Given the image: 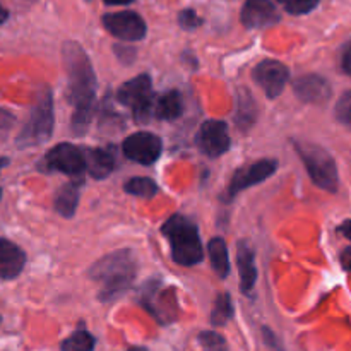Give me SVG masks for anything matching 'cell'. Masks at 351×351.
<instances>
[{"mask_svg": "<svg viewBox=\"0 0 351 351\" xmlns=\"http://www.w3.org/2000/svg\"><path fill=\"white\" fill-rule=\"evenodd\" d=\"M65 72L69 79V101L74 105L72 129L81 134L88 129L96 96V75L84 48L75 41H67L62 48Z\"/></svg>", "mask_w": 351, "mask_h": 351, "instance_id": "obj_1", "label": "cell"}, {"mask_svg": "<svg viewBox=\"0 0 351 351\" xmlns=\"http://www.w3.org/2000/svg\"><path fill=\"white\" fill-rule=\"evenodd\" d=\"M136 257L130 250H117L99 259L89 269V278L101 285V300H113L129 290L136 278Z\"/></svg>", "mask_w": 351, "mask_h": 351, "instance_id": "obj_2", "label": "cell"}, {"mask_svg": "<svg viewBox=\"0 0 351 351\" xmlns=\"http://www.w3.org/2000/svg\"><path fill=\"white\" fill-rule=\"evenodd\" d=\"M161 233L170 243L171 257L180 266H195L202 261V242L192 219L175 215L161 226Z\"/></svg>", "mask_w": 351, "mask_h": 351, "instance_id": "obj_3", "label": "cell"}, {"mask_svg": "<svg viewBox=\"0 0 351 351\" xmlns=\"http://www.w3.org/2000/svg\"><path fill=\"white\" fill-rule=\"evenodd\" d=\"M53 98L48 88H43L38 93L36 103H34L27 123L23 127L17 136V146L31 147L40 146L50 139L53 132Z\"/></svg>", "mask_w": 351, "mask_h": 351, "instance_id": "obj_4", "label": "cell"}, {"mask_svg": "<svg viewBox=\"0 0 351 351\" xmlns=\"http://www.w3.org/2000/svg\"><path fill=\"white\" fill-rule=\"evenodd\" d=\"M295 149L304 161L314 184L328 192H336V189H338V168H336L331 154L324 147L317 146V144L304 143V141H295Z\"/></svg>", "mask_w": 351, "mask_h": 351, "instance_id": "obj_5", "label": "cell"}, {"mask_svg": "<svg viewBox=\"0 0 351 351\" xmlns=\"http://www.w3.org/2000/svg\"><path fill=\"white\" fill-rule=\"evenodd\" d=\"M117 99L122 105L129 106L136 113V119L144 122V120L153 119V86H151V77L147 74L136 75L130 81L123 82L117 91Z\"/></svg>", "mask_w": 351, "mask_h": 351, "instance_id": "obj_6", "label": "cell"}, {"mask_svg": "<svg viewBox=\"0 0 351 351\" xmlns=\"http://www.w3.org/2000/svg\"><path fill=\"white\" fill-rule=\"evenodd\" d=\"M45 165L50 170L62 171L71 177H81L86 171V151L74 144H57L45 156Z\"/></svg>", "mask_w": 351, "mask_h": 351, "instance_id": "obj_7", "label": "cell"}, {"mask_svg": "<svg viewBox=\"0 0 351 351\" xmlns=\"http://www.w3.org/2000/svg\"><path fill=\"white\" fill-rule=\"evenodd\" d=\"M103 26L110 34L123 41H139L146 36V23L143 17L132 10L113 12L103 16Z\"/></svg>", "mask_w": 351, "mask_h": 351, "instance_id": "obj_8", "label": "cell"}, {"mask_svg": "<svg viewBox=\"0 0 351 351\" xmlns=\"http://www.w3.org/2000/svg\"><path fill=\"white\" fill-rule=\"evenodd\" d=\"M195 143H197V147L206 156H221L232 146V139L228 136V125L223 120H208V122L199 127Z\"/></svg>", "mask_w": 351, "mask_h": 351, "instance_id": "obj_9", "label": "cell"}, {"mask_svg": "<svg viewBox=\"0 0 351 351\" xmlns=\"http://www.w3.org/2000/svg\"><path fill=\"white\" fill-rule=\"evenodd\" d=\"M123 154L134 163L153 165L161 156L163 144L158 136L151 132H137L127 137L122 144Z\"/></svg>", "mask_w": 351, "mask_h": 351, "instance_id": "obj_10", "label": "cell"}, {"mask_svg": "<svg viewBox=\"0 0 351 351\" xmlns=\"http://www.w3.org/2000/svg\"><path fill=\"white\" fill-rule=\"evenodd\" d=\"M276 167L278 165L274 160H261L252 165H247V167H242L233 173L232 182L226 189V197L233 199L239 192L264 182L276 171Z\"/></svg>", "mask_w": 351, "mask_h": 351, "instance_id": "obj_11", "label": "cell"}, {"mask_svg": "<svg viewBox=\"0 0 351 351\" xmlns=\"http://www.w3.org/2000/svg\"><path fill=\"white\" fill-rule=\"evenodd\" d=\"M254 79L264 89L267 98H276L290 79V71L278 60H263L254 69Z\"/></svg>", "mask_w": 351, "mask_h": 351, "instance_id": "obj_12", "label": "cell"}, {"mask_svg": "<svg viewBox=\"0 0 351 351\" xmlns=\"http://www.w3.org/2000/svg\"><path fill=\"white\" fill-rule=\"evenodd\" d=\"M247 29H263L280 21V12L271 0H247L240 14Z\"/></svg>", "mask_w": 351, "mask_h": 351, "instance_id": "obj_13", "label": "cell"}, {"mask_svg": "<svg viewBox=\"0 0 351 351\" xmlns=\"http://www.w3.org/2000/svg\"><path fill=\"white\" fill-rule=\"evenodd\" d=\"M293 91L302 101L324 103L331 96V86L324 77L315 74L302 75L295 81Z\"/></svg>", "mask_w": 351, "mask_h": 351, "instance_id": "obj_14", "label": "cell"}, {"mask_svg": "<svg viewBox=\"0 0 351 351\" xmlns=\"http://www.w3.org/2000/svg\"><path fill=\"white\" fill-rule=\"evenodd\" d=\"M26 264V254L14 242L0 239V280H14Z\"/></svg>", "mask_w": 351, "mask_h": 351, "instance_id": "obj_15", "label": "cell"}, {"mask_svg": "<svg viewBox=\"0 0 351 351\" xmlns=\"http://www.w3.org/2000/svg\"><path fill=\"white\" fill-rule=\"evenodd\" d=\"M237 266L240 274V288L243 293H250L257 280V267L254 263V252L247 243L240 242L237 249Z\"/></svg>", "mask_w": 351, "mask_h": 351, "instance_id": "obj_16", "label": "cell"}, {"mask_svg": "<svg viewBox=\"0 0 351 351\" xmlns=\"http://www.w3.org/2000/svg\"><path fill=\"white\" fill-rule=\"evenodd\" d=\"M115 168V158L113 153L108 149H89L86 151V170L89 171V175L95 178H105Z\"/></svg>", "mask_w": 351, "mask_h": 351, "instance_id": "obj_17", "label": "cell"}, {"mask_svg": "<svg viewBox=\"0 0 351 351\" xmlns=\"http://www.w3.org/2000/svg\"><path fill=\"white\" fill-rule=\"evenodd\" d=\"M182 112H184V99L177 91L165 93L153 103V119L175 120L182 115Z\"/></svg>", "mask_w": 351, "mask_h": 351, "instance_id": "obj_18", "label": "cell"}, {"mask_svg": "<svg viewBox=\"0 0 351 351\" xmlns=\"http://www.w3.org/2000/svg\"><path fill=\"white\" fill-rule=\"evenodd\" d=\"M55 211L64 218H72L79 204V184L77 182H69L62 185L53 199Z\"/></svg>", "mask_w": 351, "mask_h": 351, "instance_id": "obj_19", "label": "cell"}, {"mask_svg": "<svg viewBox=\"0 0 351 351\" xmlns=\"http://www.w3.org/2000/svg\"><path fill=\"white\" fill-rule=\"evenodd\" d=\"M209 259H211V266L215 273L219 278H226L230 273V259H228V249H226L225 240L216 237L209 242Z\"/></svg>", "mask_w": 351, "mask_h": 351, "instance_id": "obj_20", "label": "cell"}, {"mask_svg": "<svg viewBox=\"0 0 351 351\" xmlns=\"http://www.w3.org/2000/svg\"><path fill=\"white\" fill-rule=\"evenodd\" d=\"M233 315V305L232 298H230L228 293H219L216 297L215 305H213L211 312V324L219 328V326H225L226 322L232 319Z\"/></svg>", "mask_w": 351, "mask_h": 351, "instance_id": "obj_21", "label": "cell"}, {"mask_svg": "<svg viewBox=\"0 0 351 351\" xmlns=\"http://www.w3.org/2000/svg\"><path fill=\"white\" fill-rule=\"evenodd\" d=\"M127 194L137 195V197H153V195L158 194V185L156 182L151 180L147 177H136L130 178L129 182H125L123 185Z\"/></svg>", "mask_w": 351, "mask_h": 351, "instance_id": "obj_22", "label": "cell"}, {"mask_svg": "<svg viewBox=\"0 0 351 351\" xmlns=\"http://www.w3.org/2000/svg\"><path fill=\"white\" fill-rule=\"evenodd\" d=\"M95 338L88 331H77L62 343V351H93Z\"/></svg>", "mask_w": 351, "mask_h": 351, "instance_id": "obj_23", "label": "cell"}, {"mask_svg": "<svg viewBox=\"0 0 351 351\" xmlns=\"http://www.w3.org/2000/svg\"><path fill=\"white\" fill-rule=\"evenodd\" d=\"M278 2L285 7L287 12L293 14V16H302V14H308L311 10H314L321 0H278Z\"/></svg>", "mask_w": 351, "mask_h": 351, "instance_id": "obj_24", "label": "cell"}, {"mask_svg": "<svg viewBox=\"0 0 351 351\" xmlns=\"http://www.w3.org/2000/svg\"><path fill=\"white\" fill-rule=\"evenodd\" d=\"M199 343L206 351H228L225 338L215 331H204L199 335Z\"/></svg>", "mask_w": 351, "mask_h": 351, "instance_id": "obj_25", "label": "cell"}, {"mask_svg": "<svg viewBox=\"0 0 351 351\" xmlns=\"http://www.w3.org/2000/svg\"><path fill=\"white\" fill-rule=\"evenodd\" d=\"M336 119L351 127V91H346L336 103Z\"/></svg>", "mask_w": 351, "mask_h": 351, "instance_id": "obj_26", "label": "cell"}, {"mask_svg": "<svg viewBox=\"0 0 351 351\" xmlns=\"http://www.w3.org/2000/svg\"><path fill=\"white\" fill-rule=\"evenodd\" d=\"M178 24H180L184 29L191 31V29H195V27L201 26L202 19L197 16V14H195V10L185 9L178 14Z\"/></svg>", "mask_w": 351, "mask_h": 351, "instance_id": "obj_27", "label": "cell"}, {"mask_svg": "<svg viewBox=\"0 0 351 351\" xmlns=\"http://www.w3.org/2000/svg\"><path fill=\"white\" fill-rule=\"evenodd\" d=\"M341 69L345 74L351 75V41L348 45H345L341 51Z\"/></svg>", "mask_w": 351, "mask_h": 351, "instance_id": "obj_28", "label": "cell"}, {"mask_svg": "<svg viewBox=\"0 0 351 351\" xmlns=\"http://www.w3.org/2000/svg\"><path fill=\"white\" fill-rule=\"evenodd\" d=\"M263 332H264V339H266V345L269 346L271 350H273V351H283V350H281L280 343H278L276 336H274L273 332L269 331V329H263Z\"/></svg>", "mask_w": 351, "mask_h": 351, "instance_id": "obj_29", "label": "cell"}, {"mask_svg": "<svg viewBox=\"0 0 351 351\" xmlns=\"http://www.w3.org/2000/svg\"><path fill=\"white\" fill-rule=\"evenodd\" d=\"M12 122H14V117L10 115L9 112L0 108V129H7V127L12 125Z\"/></svg>", "mask_w": 351, "mask_h": 351, "instance_id": "obj_30", "label": "cell"}, {"mask_svg": "<svg viewBox=\"0 0 351 351\" xmlns=\"http://www.w3.org/2000/svg\"><path fill=\"white\" fill-rule=\"evenodd\" d=\"M341 264L346 271H351V247L343 250L341 254Z\"/></svg>", "mask_w": 351, "mask_h": 351, "instance_id": "obj_31", "label": "cell"}, {"mask_svg": "<svg viewBox=\"0 0 351 351\" xmlns=\"http://www.w3.org/2000/svg\"><path fill=\"white\" fill-rule=\"evenodd\" d=\"M338 230L343 237H346V239L351 240V219H346V221L343 223Z\"/></svg>", "mask_w": 351, "mask_h": 351, "instance_id": "obj_32", "label": "cell"}, {"mask_svg": "<svg viewBox=\"0 0 351 351\" xmlns=\"http://www.w3.org/2000/svg\"><path fill=\"white\" fill-rule=\"evenodd\" d=\"M106 5H127V3L134 2V0H103Z\"/></svg>", "mask_w": 351, "mask_h": 351, "instance_id": "obj_33", "label": "cell"}, {"mask_svg": "<svg viewBox=\"0 0 351 351\" xmlns=\"http://www.w3.org/2000/svg\"><path fill=\"white\" fill-rule=\"evenodd\" d=\"M7 17H9V10L5 9V7L0 3V24H3L7 21Z\"/></svg>", "mask_w": 351, "mask_h": 351, "instance_id": "obj_34", "label": "cell"}, {"mask_svg": "<svg viewBox=\"0 0 351 351\" xmlns=\"http://www.w3.org/2000/svg\"><path fill=\"white\" fill-rule=\"evenodd\" d=\"M5 165H7V160H5V158H0V170H2V168L5 167Z\"/></svg>", "mask_w": 351, "mask_h": 351, "instance_id": "obj_35", "label": "cell"}, {"mask_svg": "<svg viewBox=\"0 0 351 351\" xmlns=\"http://www.w3.org/2000/svg\"><path fill=\"white\" fill-rule=\"evenodd\" d=\"M129 351H146L144 348H130Z\"/></svg>", "mask_w": 351, "mask_h": 351, "instance_id": "obj_36", "label": "cell"}, {"mask_svg": "<svg viewBox=\"0 0 351 351\" xmlns=\"http://www.w3.org/2000/svg\"><path fill=\"white\" fill-rule=\"evenodd\" d=\"M0 195H2V192H0Z\"/></svg>", "mask_w": 351, "mask_h": 351, "instance_id": "obj_37", "label": "cell"}]
</instances>
